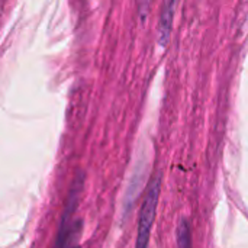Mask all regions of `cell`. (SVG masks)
<instances>
[{"mask_svg":"<svg viewBox=\"0 0 248 248\" xmlns=\"http://www.w3.org/2000/svg\"><path fill=\"white\" fill-rule=\"evenodd\" d=\"M177 1L179 0H163L160 17H158V26H157V41L161 48H166V45L170 41Z\"/></svg>","mask_w":248,"mask_h":248,"instance_id":"cell-3","label":"cell"},{"mask_svg":"<svg viewBox=\"0 0 248 248\" xmlns=\"http://www.w3.org/2000/svg\"><path fill=\"white\" fill-rule=\"evenodd\" d=\"M176 248H193L192 241V228L187 218H182L179 221L176 230Z\"/></svg>","mask_w":248,"mask_h":248,"instance_id":"cell-4","label":"cell"},{"mask_svg":"<svg viewBox=\"0 0 248 248\" xmlns=\"http://www.w3.org/2000/svg\"><path fill=\"white\" fill-rule=\"evenodd\" d=\"M83 190V179H76L70 193H68V201H67V206L65 211L62 214L61 222H60V231L57 234V241H55V247L54 248H68L70 241L73 238V234L78 230V222H73V215L77 209V203L80 199Z\"/></svg>","mask_w":248,"mask_h":248,"instance_id":"cell-2","label":"cell"},{"mask_svg":"<svg viewBox=\"0 0 248 248\" xmlns=\"http://www.w3.org/2000/svg\"><path fill=\"white\" fill-rule=\"evenodd\" d=\"M161 193V174H154L145 189V196L141 205L140 218H138V231H137V243L135 248L150 247V238L153 232V227L157 217L158 201Z\"/></svg>","mask_w":248,"mask_h":248,"instance_id":"cell-1","label":"cell"},{"mask_svg":"<svg viewBox=\"0 0 248 248\" xmlns=\"http://www.w3.org/2000/svg\"><path fill=\"white\" fill-rule=\"evenodd\" d=\"M74 248H80V247H74Z\"/></svg>","mask_w":248,"mask_h":248,"instance_id":"cell-6","label":"cell"},{"mask_svg":"<svg viewBox=\"0 0 248 248\" xmlns=\"http://www.w3.org/2000/svg\"><path fill=\"white\" fill-rule=\"evenodd\" d=\"M151 3L153 0H137V6H138V16L141 22H145L151 9Z\"/></svg>","mask_w":248,"mask_h":248,"instance_id":"cell-5","label":"cell"}]
</instances>
